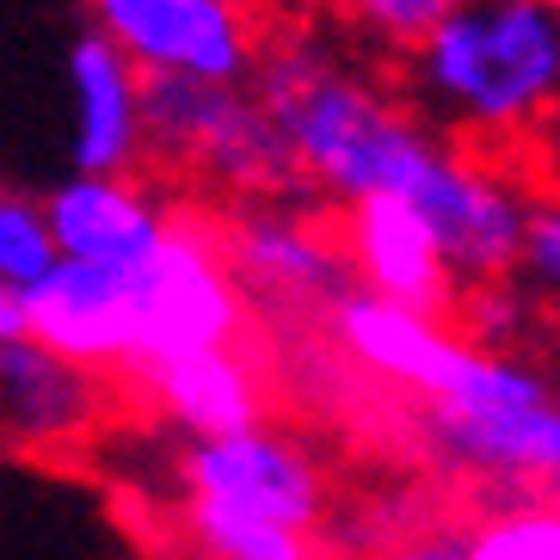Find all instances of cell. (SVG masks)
<instances>
[{"mask_svg": "<svg viewBox=\"0 0 560 560\" xmlns=\"http://www.w3.org/2000/svg\"><path fill=\"white\" fill-rule=\"evenodd\" d=\"M400 93L468 149L536 161L560 112V0H456L400 56Z\"/></svg>", "mask_w": 560, "mask_h": 560, "instance_id": "cell-2", "label": "cell"}, {"mask_svg": "<svg viewBox=\"0 0 560 560\" xmlns=\"http://www.w3.org/2000/svg\"><path fill=\"white\" fill-rule=\"evenodd\" d=\"M68 81V166L136 173L149 161V74L105 32H81L62 56Z\"/></svg>", "mask_w": 560, "mask_h": 560, "instance_id": "cell-10", "label": "cell"}, {"mask_svg": "<svg viewBox=\"0 0 560 560\" xmlns=\"http://www.w3.org/2000/svg\"><path fill=\"white\" fill-rule=\"evenodd\" d=\"M56 259H62V241H56L50 203L0 185V278L13 290H32Z\"/></svg>", "mask_w": 560, "mask_h": 560, "instance_id": "cell-18", "label": "cell"}, {"mask_svg": "<svg viewBox=\"0 0 560 560\" xmlns=\"http://www.w3.org/2000/svg\"><path fill=\"white\" fill-rule=\"evenodd\" d=\"M475 560H560V499L517 493L468 529Z\"/></svg>", "mask_w": 560, "mask_h": 560, "instance_id": "cell-17", "label": "cell"}, {"mask_svg": "<svg viewBox=\"0 0 560 560\" xmlns=\"http://www.w3.org/2000/svg\"><path fill=\"white\" fill-rule=\"evenodd\" d=\"M536 161H542L548 173H560V112H555V124H548V136H542V149H536Z\"/></svg>", "mask_w": 560, "mask_h": 560, "instance_id": "cell-23", "label": "cell"}, {"mask_svg": "<svg viewBox=\"0 0 560 560\" xmlns=\"http://www.w3.org/2000/svg\"><path fill=\"white\" fill-rule=\"evenodd\" d=\"M327 332L358 376L382 382V388H400V395H419L425 407L456 395L480 351L475 332L444 327V314L388 302L376 290H363V283H351L346 296H332Z\"/></svg>", "mask_w": 560, "mask_h": 560, "instance_id": "cell-7", "label": "cell"}, {"mask_svg": "<svg viewBox=\"0 0 560 560\" xmlns=\"http://www.w3.org/2000/svg\"><path fill=\"white\" fill-rule=\"evenodd\" d=\"M100 419V370L62 358L37 332L0 346V438L25 450L74 444Z\"/></svg>", "mask_w": 560, "mask_h": 560, "instance_id": "cell-14", "label": "cell"}, {"mask_svg": "<svg viewBox=\"0 0 560 560\" xmlns=\"http://www.w3.org/2000/svg\"><path fill=\"white\" fill-rule=\"evenodd\" d=\"M425 438L462 475L560 499V395L548 382H529L524 395H505L493 407L425 412Z\"/></svg>", "mask_w": 560, "mask_h": 560, "instance_id": "cell-9", "label": "cell"}, {"mask_svg": "<svg viewBox=\"0 0 560 560\" xmlns=\"http://www.w3.org/2000/svg\"><path fill=\"white\" fill-rule=\"evenodd\" d=\"M32 332L62 358L117 376L136 363V320H130V265L100 259H56L44 278L25 290Z\"/></svg>", "mask_w": 560, "mask_h": 560, "instance_id": "cell-12", "label": "cell"}, {"mask_svg": "<svg viewBox=\"0 0 560 560\" xmlns=\"http://www.w3.org/2000/svg\"><path fill=\"white\" fill-rule=\"evenodd\" d=\"M32 332V308H25V290H13V283L0 278V346H13V339H25Z\"/></svg>", "mask_w": 560, "mask_h": 560, "instance_id": "cell-22", "label": "cell"}, {"mask_svg": "<svg viewBox=\"0 0 560 560\" xmlns=\"http://www.w3.org/2000/svg\"><path fill=\"white\" fill-rule=\"evenodd\" d=\"M222 241L253 302L332 308V296L351 290L346 234L290 198H241V210L222 222Z\"/></svg>", "mask_w": 560, "mask_h": 560, "instance_id": "cell-8", "label": "cell"}, {"mask_svg": "<svg viewBox=\"0 0 560 560\" xmlns=\"http://www.w3.org/2000/svg\"><path fill=\"white\" fill-rule=\"evenodd\" d=\"M149 407L166 425H179L185 438H215V431H247L265 419V376L259 363L241 346H210V351H185L136 370Z\"/></svg>", "mask_w": 560, "mask_h": 560, "instance_id": "cell-15", "label": "cell"}, {"mask_svg": "<svg viewBox=\"0 0 560 560\" xmlns=\"http://www.w3.org/2000/svg\"><path fill=\"white\" fill-rule=\"evenodd\" d=\"M179 493L185 505L234 511V517H271V524L320 529L327 524V468L302 438L278 425L215 431L179 450Z\"/></svg>", "mask_w": 560, "mask_h": 560, "instance_id": "cell-5", "label": "cell"}, {"mask_svg": "<svg viewBox=\"0 0 560 560\" xmlns=\"http://www.w3.org/2000/svg\"><path fill=\"white\" fill-rule=\"evenodd\" d=\"M332 7H339V19H346L363 44H376L388 56H407L456 0H332Z\"/></svg>", "mask_w": 560, "mask_h": 560, "instance_id": "cell-20", "label": "cell"}, {"mask_svg": "<svg viewBox=\"0 0 560 560\" xmlns=\"http://www.w3.org/2000/svg\"><path fill=\"white\" fill-rule=\"evenodd\" d=\"M149 149L229 198H296L302 166L253 81H149Z\"/></svg>", "mask_w": 560, "mask_h": 560, "instance_id": "cell-3", "label": "cell"}, {"mask_svg": "<svg viewBox=\"0 0 560 560\" xmlns=\"http://www.w3.org/2000/svg\"><path fill=\"white\" fill-rule=\"evenodd\" d=\"M247 283L229 259L222 222L203 215H173V229L154 241L149 259L130 265V320H136V370L185 351L241 346L247 332Z\"/></svg>", "mask_w": 560, "mask_h": 560, "instance_id": "cell-4", "label": "cell"}, {"mask_svg": "<svg viewBox=\"0 0 560 560\" xmlns=\"http://www.w3.org/2000/svg\"><path fill=\"white\" fill-rule=\"evenodd\" d=\"M339 234H346L351 283H363V290H376L388 302H407V308H425V314L462 308V290L468 283L450 265L444 234L431 229L407 198H388L382 191V198L346 203Z\"/></svg>", "mask_w": 560, "mask_h": 560, "instance_id": "cell-11", "label": "cell"}, {"mask_svg": "<svg viewBox=\"0 0 560 560\" xmlns=\"http://www.w3.org/2000/svg\"><path fill=\"white\" fill-rule=\"evenodd\" d=\"M105 32L149 81H253L265 37L247 0H86Z\"/></svg>", "mask_w": 560, "mask_h": 560, "instance_id": "cell-6", "label": "cell"}, {"mask_svg": "<svg viewBox=\"0 0 560 560\" xmlns=\"http://www.w3.org/2000/svg\"><path fill=\"white\" fill-rule=\"evenodd\" d=\"M50 222L68 259L136 265L173 229V210L142 173H68L50 198Z\"/></svg>", "mask_w": 560, "mask_h": 560, "instance_id": "cell-13", "label": "cell"}, {"mask_svg": "<svg viewBox=\"0 0 560 560\" xmlns=\"http://www.w3.org/2000/svg\"><path fill=\"white\" fill-rule=\"evenodd\" d=\"M179 524L203 560H327L320 529L234 517V511H210V505H179Z\"/></svg>", "mask_w": 560, "mask_h": 560, "instance_id": "cell-16", "label": "cell"}, {"mask_svg": "<svg viewBox=\"0 0 560 560\" xmlns=\"http://www.w3.org/2000/svg\"><path fill=\"white\" fill-rule=\"evenodd\" d=\"M363 560H475V548H468V529L462 536H400V542L376 548Z\"/></svg>", "mask_w": 560, "mask_h": 560, "instance_id": "cell-21", "label": "cell"}, {"mask_svg": "<svg viewBox=\"0 0 560 560\" xmlns=\"http://www.w3.org/2000/svg\"><path fill=\"white\" fill-rule=\"evenodd\" d=\"M259 100L283 124L302 185L339 210L358 198H407L444 234L462 283H499L517 271L529 185L511 161L480 154L438 130L400 86L376 81L314 32H283L259 56Z\"/></svg>", "mask_w": 560, "mask_h": 560, "instance_id": "cell-1", "label": "cell"}, {"mask_svg": "<svg viewBox=\"0 0 560 560\" xmlns=\"http://www.w3.org/2000/svg\"><path fill=\"white\" fill-rule=\"evenodd\" d=\"M517 290H524L548 320H560V173L548 185H529L524 247H517Z\"/></svg>", "mask_w": 560, "mask_h": 560, "instance_id": "cell-19", "label": "cell"}]
</instances>
